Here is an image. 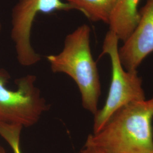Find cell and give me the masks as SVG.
Instances as JSON below:
<instances>
[{"mask_svg": "<svg viewBox=\"0 0 153 153\" xmlns=\"http://www.w3.org/2000/svg\"><path fill=\"white\" fill-rule=\"evenodd\" d=\"M153 103L134 102L116 111L85 145L103 153H153Z\"/></svg>", "mask_w": 153, "mask_h": 153, "instance_id": "6da1fadb", "label": "cell"}, {"mask_svg": "<svg viewBox=\"0 0 153 153\" xmlns=\"http://www.w3.org/2000/svg\"><path fill=\"white\" fill-rule=\"evenodd\" d=\"M91 28L83 24L66 35L64 47L57 55L46 57L52 71L71 78L81 93L83 107L95 115L98 111L101 85L90 47Z\"/></svg>", "mask_w": 153, "mask_h": 153, "instance_id": "7a4b0ae2", "label": "cell"}, {"mask_svg": "<svg viewBox=\"0 0 153 153\" xmlns=\"http://www.w3.org/2000/svg\"><path fill=\"white\" fill-rule=\"evenodd\" d=\"M119 40L109 30L105 36L100 57L109 56L111 64V81L103 107L94 115L93 133H97L116 111L126 104L145 100L142 79L137 71H127L122 65L119 55Z\"/></svg>", "mask_w": 153, "mask_h": 153, "instance_id": "3957f363", "label": "cell"}, {"mask_svg": "<svg viewBox=\"0 0 153 153\" xmlns=\"http://www.w3.org/2000/svg\"><path fill=\"white\" fill-rule=\"evenodd\" d=\"M10 76L0 69V123L28 128L36 124L49 105L36 85V76L28 74L16 79V90L6 86Z\"/></svg>", "mask_w": 153, "mask_h": 153, "instance_id": "277c9868", "label": "cell"}, {"mask_svg": "<svg viewBox=\"0 0 153 153\" xmlns=\"http://www.w3.org/2000/svg\"><path fill=\"white\" fill-rule=\"evenodd\" d=\"M71 10L73 7L62 0H18L11 13V37L20 65L30 66L41 60L33 48L31 39L33 24L39 14Z\"/></svg>", "mask_w": 153, "mask_h": 153, "instance_id": "5b68a950", "label": "cell"}, {"mask_svg": "<svg viewBox=\"0 0 153 153\" xmlns=\"http://www.w3.org/2000/svg\"><path fill=\"white\" fill-rule=\"evenodd\" d=\"M139 14L136 27L119 48L121 63L127 71H137L142 61L153 53V0H146Z\"/></svg>", "mask_w": 153, "mask_h": 153, "instance_id": "8992f818", "label": "cell"}, {"mask_svg": "<svg viewBox=\"0 0 153 153\" xmlns=\"http://www.w3.org/2000/svg\"><path fill=\"white\" fill-rule=\"evenodd\" d=\"M141 0H118L109 20V30L123 43L136 28L140 19Z\"/></svg>", "mask_w": 153, "mask_h": 153, "instance_id": "52a82bcc", "label": "cell"}, {"mask_svg": "<svg viewBox=\"0 0 153 153\" xmlns=\"http://www.w3.org/2000/svg\"><path fill=\"white\" fill-rule=\"evenodd\" d=\"M73 10L81 12L92 22L108 25L118 0H65Z\"/></svg>", "mask_w": 153, "mask_h": 153, "instance_id": "ba28073f", "label": "cell"}, {"mask_svg": "<svg viewBox=\"0 0 153 153\" xmlns=\"http://www.w3.org/2000/svg\"><path fill=\"white\" fill-rule=\"evenodd\" d=\"M20 140L21 134L18 133H12L6 138V141L10 145L14 153H22Z\"/></svg>", "mask_w": 153, "mask_h": 153, "instance_id": "9c48e42d", "label": "cell"}, {"mask_svg": "<svg viewBox=\"0 0 153 153\" xmlns=\"http://www.w3.org/2000/svg\"><path fill=\"white\" fill-rule=\"evenodd\" d=\"M81 153H103L99 151L97 149L94 148L93 146L85 145L84 147L82 150L81 151Z\"/></svg>", "mask_w": 153, "mask_h": 153, "instance_id": "30bf717a", "label": "cell"}, {"mask_svg": "<svg viewBox=\"0 0 153 153\" xmlns=\"http://www.w3.org/2000/svg\"><path fill=\"white\" fill-rule=\"evenodd\" d=\"M0 153H6L5 150L4 148L0 146Z\"/></svg>", "mask_w": 153, "mask_h": 153, "instance_id": "8fae6325", "label": "cell"}, {"mask_svg": "<svg viewBox=\"0 0 153 153\" xmlns=\"http://www.w3.org/2000/svg\"><path fill=\"white\" fill-rule=\"evenodd\" d=\"M1 28H2V25H1V23L0 22V33H1Z\"/></svg>", "mask_w": 153, "mask_h": 153, "instance_id": "7c38bea8", "label": "cell"}, {"mask_svg": "<svg viewBox=\"0 0 153 153\" xmlns=\"http://www.w3.org/2000/svg\"><path fill=\"white\" fill-rule=\"evenodd\" d=\"M150 100H151V102H152V103H153V98H152L150 99Z\"/></svg>", "mask_w": 153, "mask_h": 153, "instance_id": "4fadbf2b", "label": "cell"}]
</instances>
